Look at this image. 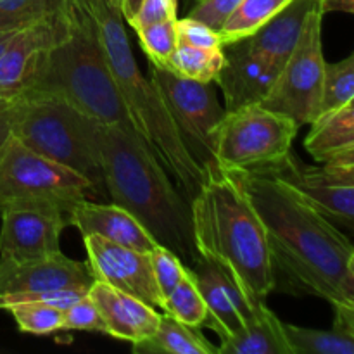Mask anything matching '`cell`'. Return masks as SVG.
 <instances>
[{
  "instance_id": "cell-3",
  "label": "cell",
  "mask_w": 354,
  "mask_h": 354,
  "mask_svg": "<svg viewBox=\"0 0 354 354\" xmlns=\"http://www.w3.org/2000/svg\"><path fill=\"white\" fill-rule=\"evenodd\" d=\"M190 213L201 258L225 266L251 303H266L277 289L272 254L261 220L237 180L223 169L204 173Z\"/></svg>"
},
{
  "instance_id": "cell-38",
  "label": "cell",
  "mask_w": 354,
  "mask_h": 354,
  "mask_svg": "<svg viewBox=\"0 0 354 354\" xmlns=\"http://www.w3.org/2000/svg\"><path fill=\"white\" fill-rule=\"evenodd\" d=\"M322 12H354V0H318Z\"/></svg>"
},
{
  "instance_id": "cell-33",
  "label": "cell",
  "mask_w": 354,
  "mask_h": 354,
  "mask_svg": "<svg viewBox=\"0 0 354 354\" xmlns=\"http://www.w3.org/2000/svg\"><path fill=\"white\" fill-rule=\"evenodd\" d=\"M149 259H151L156 286H158L159 294L165 301L182 280L183 273H185V265L171 249L159 244L149 252Z\"/></svg>"
},
{
  "instance_id": "cell-18",
  "label": "cell",
  "mask_w": 354,
  "mask_h": 354,
  "mask_svg": "<svg viewBox=\"0 0 354 354\" xmlns=\"http://www.w3.org/2000/svg\"><path fill=\"white\" fill-rule=\"evenodd\" d=\"M88 296L99 308L106 334L131 342V346L151 337L161 320V313L154 306L99 280L92 282Z\"/></svg>"
},
{
  "instance_id": "cell-34",
  "label": "cell",
  "mask_w": 354,
  "mask_h": 354,
  "mask_svg": "<svg viewBox=\"0 0 354 354\" xmlns=\"http://www.w3.org/2000/svg\"><path fill=\"white\" fill-rule=\"evenodd\" d=\"M62 330H80V332H99L106 334V324L100 317L99 308L92 301V297L86 294L80 301H76L73 306L64 311L62 318Z\"/></svg>"
},
{
  "instance_id": "cell-10",
  "label": "cell",
  "mask_w": 354,
  "mask_h": 354,
  "mask_svg": "<svg viewBox=\"0 0 354 354\" xmlns=\"http://www.w3.org/2000/svg\"><path fill=\"white\" fill-rule=\"evenodd\" d=\"M149 68L194 161L204 173L220 169L214 158V133L227 111L218 102L214 86L183 78L161 66Z\"/></svg>"
},
{
  "instance_id": "cell-39",
  "label": "cell",
  "mask_w": 354,
  "mask_h": 354,
  "mask_svg": "<svg viewBox=\"0 0 354 354\" xmlns=\"http://www.w3.org/2000/svg\"><path fill=\"white\" fill-rule=\"evenodd\" d=\"M17 31H19V30H17ZM14 35H16V31H7V33H0V54H2L3 48L7 47V44H9L10 38H12Z\"/></svg>"
},
{
  "instance_id": "cell-25",
  "label": "cell",
  "mask_w": 354,
  "mask_h": 354,
  "mask_svg": "<svg viewBox=\"0 0 354 354\" xmlns=\"http://www.w3.org/2000/svg\"><path fill=\"white\" fill-rule=\"evenodd\" d=\"M289 2L290 0H242L218 31L221 44L227 45L251 37Z\"/></svg>"
},
{
  "instance_id": "cell-16",
  "label": "cell",
  "mask_w": 354,
  "mask_h": 354,
  "mask_svg": "<svg viewBox=\"0 0 354 354\" xmlns=\"http://www.w3.org/2000/svg\"><path fill=\"white\" fill-rule=\"evenodd\" d=\"M223 66L214 83L223 92L225 111L261 104L275 83L279 69L256 54L245 38L223 45Z\"/></svg>"
},
{
  "instance_id": "cell-8",
  "label": "cell",
  "mask_w": 354,
  "mask_h": 354,
  "mask_svg": "<svg viewBox=\"0 0 354 354\" xmlns=\"http://www.w3.org/2000/svg\"><path fill=\"white\" fill-rule=\"evenodd\" d=\"M296 121L261 104L225 113L214 133V158L223 171H258L290 152Z\"/></svg>"
},
{
  "instance_id": "cell-14",
  "label": "cell",
  "mask_w": 354,
  "mask_h": 354,
  "mask_svg": "<svg viewBox=\"0 0 354 354\" xmlns=\"http://www.w3.org/2000/svg\"><path fill=\"white\" fill-rule=\"evenodd\" d=\"M86 265L93 280L138 297L156 310L162 308V297L156 286L149 252L135 251L106 241L99 235H83Z\"/></svg>"
},
{
  "instance_id": "cell-27",
  "label": "cell",
  "mask_w": 354,
  "mask_h": 354,
  "mask_svg": "<svg viewBox=\"0 0 354 354\" xmlns=\"http://www.w3.org/2000/svg\"><path fill=\"white\" fill-rule=\"evenodd\" d=\"M161 313L169 315V317L189 325V327L201 328V325H203L207 313L206 304H204L203 296H201L187 266L178 286L162 301Z\"/></svg>"
},
{
  "instance_id": "cell-41",
  "label": "cell",
  "mask_w": 354,
  "mask_h": 354,
  "mask_svg": "<svg viewBox=\"0 0 354 354\" xmlns=\"http://www.w3.org/2000/svg\"><path fill=\"white\" fill-rule=\"evenodd\" d=\"M183 2H185V6H187V9H189V7H192L194 3L197 2V0H183Z\"/></svg>"
},
{
  "instance_id": "cell-31",
  "label": "cell",
  "mask_w": 354,
  "mask_h": 354,
  "mask_svg": "<svg viewBox=\"0 0 354 354\" xmlns=\"http://www.w3.org/2000/svg\"><path fill=\"white\" fill-rule=\"evenodd\" d=\"M120 14L135 31L178 17V0H121Z\"/></svg>"
},
{
  "instance_id": "cell-4",
  "label": "cell",
  "mask_w": 354,
  "mask_h": 354,
  "mask_svg": "<svg viewBox=\"0 0 354 354\" xmlns=\"http://www.w3.org/2000/svg\"><path fill=\"white\" fill-rule=\"evenodd\" d=\"M95 23L104 57L116 82L135 131L190 201L199 192L204 171L190 156L168 104L151 78H145L131 52L123 17L107 0H82Z\"/></svg>"
},
{
  "instance_id": "cell-12",
  "label": "cell",
  "mask_w": 354,
  "mask_h": 354,
  "mask_svg": "<svg viewBox=\"0 0 354 354\" xmlns=\"http://www.w3.org/2000/svg\"><path fill=\"white\" fill-rule=\"evenodd\" d=\"M68 30L64 0L40 19L16 31L0 54V99L12 102L30 83L45 52L54 47Z\"/></svg>"
},
{
  "instance_id": "cell-21",
  "label": "cell",
  "mask_w": 354,
  "mask_h": 354,
  "mask_svg": "<svg viewBox=\"0 0 354 354\" xmlns=\"http://www.w3.org/2000/svg\"><path fill=\"white\" fill-rule=\"evenodd\" d=\"M304 149L318 162L354 165V100L311 121Z\"/></svg>"
},
{
  "instance_id": "cell-24",
  "label": "cell",
  "mask_w": 354,
  "mask_h": 354,
  "mask_svg": "<svg viewBox=\"0 0 354 354\" xmlns=\"http://www.w3.org/2000/svg\"><path fill=\"white\" fill-rule=\"evenodd\" d=\"M283 334L292 354H354V334L337 327L317 330L283 324Z\"/></svg>"
},
{
  "instance_id": "cell-1",
  "label": "cell",
  "mask_w": 354,
  "mask_h": 354,
  "mask_svg": "<svg viewBox=\"0 0 354 354\" xmlns=\"http://www.w3.org/2000/svg\"><path fill=\"white\" fill-rule=\"evenodd\" d=\"M261 220L275 280L310 294L334 310H354V248L317 207L287 183L252 171H228Z\"/></svg>"
},
{
  "instance_id": "cell-5",
  "label": "cell",
  "mask_w": 354,
  "mask_h": 354,
  "mask_svg": "<svg viewBox=\"0 0 354 354\" xmlns=\"http://www.w3.org/2000/svg\"><path fill=\"white\" fill-rule=\"evenodd\" d=\"M64 3L68 12L66 35L45 52L19 99H59L92 120L137 135L104 57L92 16L82 0H64Z\"/></svg>"
},
{
  "instance_id": "cell-37",
  "label": "cell",
  "mask_w": 354,
  "mask_h": 354,
  "mask_svg": "<svg viewBox=\"0 0 354 354\" xmlns=\"http://www.w3.org/2000/svg\"><path fill=\"white\" fill-rule=\"evenodd\" d=\"M10 133H12V102H9L0 111V152Z\"/></svg>"
},
{
  "instance_id": "cell-26",
  "label": "cell",
  "mask_w": 354,
  "mask_h": 354,
  "mask_svg": "<svg viewBox=\"0 0 354 354\" xmlns=\"http://www.w3.org/2000/svg\"><path fill=\"white\" fill-rule=\"evenodd\" d=\"M223 47L203 48L178 44L173 54L169 55L165 68L183 78L213 83L223 66Z\"/></svg>"
},
{
  "instance_id": "cell-30",
  "label": "cell",
  "mask_w": 354,
  "mask_h": 354,
  "mask_svg": "<svg viewBox=\"0 0 354 354\" xmlns=\"http://www.w3.org/2000/svg\"><path fill=\"white\" fill-rule=\"evenodd\" d=\"M178 19V17H176ZM176 19L161 21V23L149 24V26L137 30L138 44L142 50L147 55L149 64H156L165 68L169 55L178 45V37H176Z\"/></svg>"
},
{
  "instance_id": "cell-17",
  "label": "cell",
  "mask_w": 354,
  "mask_h": 354,
  "mask_svg": "<svg viewBox=\"0 0 354 354\" xmlns=\"http://www.w3.org/2000/svg\"><path fill=\"white\" fill-rule=\"evenodd\" d=\"M92 282L93 277L86 261H75L62 251L31 261L0 258V297L61 287L92 286Z\"/></svg>"
},
{
  "instance_id": "cell-23",
  "label": "cell",
  "mask_w": 354,
  "mask_h": 354,
  "mask_svg": "<svg viewBox=\"0 0 354 354\" xmlns=\"http://www.w3.org/2000/svg\"><path fill=\"white\" fill-rule=\"evenodd\" d=\"M135 354H218L216 346L211 344L199 332L161 313L158 328L145 341L133 344Z\"/></svg>"
},
{
  "instance_id": "cell-43",
  "label": "cell",
  "mask_w": 354,
  "mask_h": 354,
  "mask_svg": "<svg viewBox=\"0 0 354 354\" xmlns=\"http://www.w3.org/2000/svg\"><path fill=\"white\" fill-rule=\"evenodd\" d=\"M0 100H2V99H0ZM6 102H7V100H6Z\"/></svg>"
},
{
  "instance_id": "cell-7",
  "label": "cell",
  "mask_w": 354,
  "mask_h": 354,
  "mask_svg": "<svg viewBox=\"0 0 354 354\" xmlns=\"http://www.w3.org/2000/svg\"><path fill=\"white\" fill-rule=\"evenodd\" d=\"M93 185L86 176L44 158L21 144L12 133L0 152V211L9 206H54L69 209Z\"/></svg>"
},
{
  "instance_id": "cell-15",
  "label": "cell",
  "mask_w": 354,
  "mask_h": 354,
  "mask_svg": "<svg viewBox=\"0 0 354 354\" xmlns=\"http://www.w3.org/2000/svg\"><path fill=\"white\" fill-rule=\"evenodd\" d=\"M187 268L206 304L207 313L201 328H209L220 339L241 330L251 317L254 303L248 299L234 275L207 258H199Z\"/></svg>"
},
{
  "instance_id": "cell-35",
  "label": "cell",
  "mask_w": 354,
  "mask_h": 354,
  "mask_svg": "<svg viewBox=\"0 0 354 354\" xmlns=\"http://www.w3.org/2000/svg\"><path fill=\"white\" fill-rule=\"evenodd\" d=\"M176 37H178L180 45L203 48L223 47L220 33L216 30L189 16H185L183 19H176Z\"/></svg>"
},
{
  "instance_id": "cell-42",
  "label": "cell",
  "mask_w": 354,
  "mask_h": 354,
  "mask_svg": "<svg viewBox=\"0 0 354 354\" xmlns=\"http://www.w3.org/2000/svg\"><path fill=\"white\" fill-rule=\"evenodd\" d=\"M7 104H9V102H6V100H0V111H2V109H3V107H6V106H7Z\"/></svg>"
},
{
  "instance_id": "cell-29",
  "label": "cell",
  "mask_w": 354,
  "mask_h": 354,
  "mask_svg": "<svg viewBox=\"0 0 354 354\" xmlns=\"http://www.w3.org/2000/svg\"><path fill=\"white\" fill-rule=\"evenodd\" d=\"M12 315L17 328L21 332L35 335H47L52 332L62 330V318L64 311L40 301H21L6 306Z\"/></svg>"
},
{
  "instance_id": "cell-22",
  "label": "cell",
  "mask_w": 354,
  "mask_h": 354,
  "mask_svg": "<svg viewBox=\"0 0 354 354\" xmlns=\"http://www.w3.org/2000/svg\"><path fill=\"white\" fill-rule=\"evenodd\" d=\"M220 341L218 354H292L283 334V322L266 303H254L244 327Z\"/></svg>"
},
{
  "instance_id": "cell-11",
  "label": "cell",
  "mask_w": 354,
  "mask_h": 354,
  "mask_svg": "<svg viewBox=\"0 0 354 354\" xmlns=\"http://www.w3.org/2000/svg\"><path fill=\"white\" fill-rule=\"evenodd\" d=\"M252 173L287 183L325 218L349 230L354 227V165L322 162V166H310L289 152L280 161Z\"/></svg>"
},
{
  "instance_id": "cell-13",
  "label": "cell",
  "mask_w": 354,
  "mask_h": 354,
  "mask_svg": "<svg viewBox=\"0 0 354 354\" xmlns=\"http://www.w3.org/2000/svg\"><path fill=\"white\" fill-rule=\"evenodd\" d=\"M0 258L31 261L61 252L68 216L54 206H9L0 211Z\"/></svg>"
},
{
  "instance_id": "cell-36",
  "label": "cell",
  "mask_w": 354,
  "mask_h": 354,
  "mask_svg": "<svg viewBox=\"0 0 354 354\" xmlns=\"http://www.w3.org/2000/svg\"><path fill=\"white\" fill-rule=\"evenodd\" d=\"M242 0H197L192 7H189L187 16L207 24L213 30L220 31L227 17L237 9Z\"/></svg>"
},
{
  "instance_id": "cell-9",
  "label": "cell",
  "mask_w": 354,
  "mask_h": 354,
  "mask_svg": "<svg viewBox=\"0 0 354 354\" xmlns=\"http://www.w3.org/2000/svg\"><path fill=\"white\" fill-rule=\"evenodd\" d=\"M324 12L315 9L308 14L299 41L279 71L275 83L261 100V106L286 114L297 127L310 124L320 114L324 85V47H322Z\"/></svg>"
},
{
  "instance_id": "cell-28",
  "label": "cell",
  "mask_w": 354,
  "mask_h": 354,
  "mask_svg": "<svg viewBox=\"0 0 354 354\" xmlns=\"http://www.w3.org/2000/svg\"><path fill=\"white\" fill-rule=\"evenodd\" d=\"M354 100V54L337 62H325L320 113Z\"/></svg>"
},
{
  "instance_id": "cell-20",
  "label": "cell",
  "mask_w": 354,
  "mask_h": 354,
  "mask_svg": "<svg viewBox=\"0 0 354 354\" xmlns=\"http://www.w3.org/2000/svg\"><path fill=\"white\" fill-rule=\"evenodd\" d=\"M315 9H320L318 0H290L268 23L245 37L249 47L280 71L299 41L308 14Z\"/></svg>"
},
{
  "instance_id": "cell-19",
  "label": "cell",
  "mask_w": 354,
  "mask_h": 354,
  "mask_svg": "<svg viewBox=\"0 0 354 354\" xmlns=\"http://www.w3.org/2000/svg\"><path fill=\"white\" fill-rule=\"evenodd\" d=\"M68 225L78 228L82 235H99L106 241L140 252H151L158 245L137 218L114 203L80 201L69 209Z\"/></svg>"
},
{
  "instance_id": "cell-40",
  "label": "cell",
  "mask_w": 354,
  "mask_h": 354,
  "mask_svg": "<svg viewBox=\"0 0 354 354\" xmlns=\"http://www.w3.org/2000/svg\"><path fill=\"white\" fill-rule=\"evenodd\" d=\"M107 2H109L111 6L114 7V9H118V10H120V2H121V0H107Z\"/></svg>"
},
{
  "instance_id": "cell-32",
  "label": "cell",
  "mask_w": 354,
  "mask_h": 354,
  "mask_svg": "<svg viewBox=\"0 0 354 354\" xmlns=\"http://www.w3.org/2000/svg\"><path fill=\"white\" fill-rule=\"evenodd\" d=\"M59 0H0V33L17 31L57 7Z\"/></svg>"
},
{
  "instance_id": "cell-6",
  "label": "cell",
  "mask_w": 354,
  "mask_h": 354,
  "mask_svg": "<svg viewBox=\"0 0 354 354\" xmlns=\"http://www.w3.org/2000/svg\"><path fill=\"white\" fill-rule=\"evenodd\" d=\"M95 120L52 97L12 100V135L30 151L64 165L104 189L95 142Z\"/></svg>"
},
{
  "instance_id": "cell-2",
  "label": "cell",
  "mask_w": 354,
  "mask_h": 354,
  "mask_svg": "<svg viewBox=\"0 0 354 354\" xmlns=\"http://www.w3.org/2000/svg\"><path fill=\"white\" fill-rule=\"evenodd\" d=\"M95 142L104 189L114 204L140 221L159 245L185 266L201 258L192 232L190 203L137 135L95 121Z\"/></svg>"
}]
</instances>
